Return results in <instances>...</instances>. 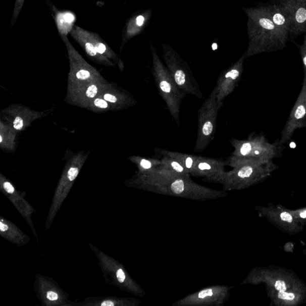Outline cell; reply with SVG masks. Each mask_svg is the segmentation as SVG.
Returning <instances> with one entry per match:
<instances>
[{"instance_id":"obj_1","label":"cell","mask_w":306,"mask_h":306,"mask_svg":"<svg viewBox=\"0 0 306 306\" xmlns=\"http://www.w3.org/2000/svg\"><path fill=\"white\" fill-rule=\"evenodd\" d=\"M133 185L151 193L196 201L215 200L227 196L226 191L203 186L190 177L175 174L162 166L147 173L139 174Z\"/></svg>"},{"instance_id":"obj_2","label":"cell","mask_w":306,"mask_h":306,"mask_svg":"<svg viewBox=\"0 0 306 306\" xmlns=\"http://www.w3.org/2000/svg\"><path fill=\"white\" fill-rule=\"evenodd\" d=\"M232 170L225 172L221 184L226 191L245 189L260 183L277 169L273 161L237 158L231 156L225 161Z\"/></svg>"},{"instance_id":"obj_3","label":"cell","mask_w":306,"mask_h":306,"mask_svg":"<svg viewBox=\"0 0 306 306\" xmlns=\"http://www.w3.org/2000/svg\"><path fill=\"white\" fill-rule=\"evenodd\" d=\"M250 43L246 57L284 48L289 39L273 22L267 4L249 11Z\"/></svg>"},{"instance_id":"obj_4","label":"cell","mask_w":306,"mask_h":306,"mask_svg":"<svg viewBox=\"0 0 306 306\" xmlns=\"http://www.w3.org/2000/svg\"><path fill=\"white\" fill-rule=\"evenodd\" d=\"M262 283L266 285L268 291L306 290V286L297 276L282 269H253L241 285Z\"/></svg>"},{"instance_id":"obj_5","label":"cell","mask_w":306,"mask_h":306,"mask_svg":"<svg viewBox=\"0 0 306 306\" xmlns=\"http://www.w3.org/2000/svg\"><path fill=\"white\" fill-rule=\"evenodd\" d=\"M230 142L234 148L232 156L263 161H273L275 158L281 157L285 148L279 139L270 143L265 135H257L253 133L247 139L233 138Z\"/></svg>"},{"instance_id":"obj_6","label":"cell","mask_w":306,"mask_h":306,"mask_svg":"<svg viewBox=\"0 0 306 306\" xmlns=\"http://www.w3.org/2000/svg\"><path fill=\"white\" fill-rule=\"evenodd\" d=\"M152 74L159 94L167 104L172 119L180 126L181 105L186 93L179 87L170 72L156 56Z\"/></svg>"},{"instance_id":"obj_7","label":"cell","mask_w":306,"mask_h":306,"mask_svg":"<svg viewBox=\"0 0 306 306\" xmlns=\"http://www.w3.org/2000/svg\"><path fill=\"white\" fill-rule=\"evenodd\" d=\"M221 107L218 104L216 88L198 111L197 135L194 151L201 152L213 141L216 134L218 113Z\"/></svg>"},{"instance_id":"obj_8","label":"cell","mask_w":306,"mask_h":306,"mask_svg":"<svg viewBox=\"0 0 306 306\" xmlns=\"http://www.w3.org/2000/svg\"><path fill=\"white\" fill-rule=\"evenodd\" d=\"M230 288L228 286L214 285L176 301L173 306H221L229 300Z\"/></svg>"},{"instance_id":"obj_9","label":"cell","mask_w":306,"mask_h":306,"mask_svg":"<svg viewBox=\"0 0 306 306\" xmlns=\"http://www.w3.org/2000/svg\"><path fill=\"white\" fill-rule=\"evenodd\" d=\"M306 128V82L303 81L300 93L281 132L280 142L284 145L298 129Z\"/></svg>"},{"instance_id":"obj_10","label":"cell","mask_w":306,"mask_h":306,"mask_svg":"<svg viewBox=\"0 0 306 306\" xmlns=\"http://www.w3.org/2000/svg\"><path fill=\"white\" fill-rule=\"evenodd\" d=\"M167 63L169 71L179 87L186 94L203 99V94L190 68L182 65L174 58H169Z\"/></svg>"},{"instance_id":"obj_11","label":"cell","mask_w":306,"mask_h":306,"mask_svg":"<svg viewBox=\"0 0 306 306\" xmlns=\"http://www.w3.org/2000/svg\"><path fill=\"white\" fill-rule=\"evenodd\" d=\"M260 213L265 217L270 223L280 230L289 234H295L301 232L302 226L294 219L289 210L281 206H269L259 208Z\"/></svg>"},{"instance_id":"obj_12","label":"cell","mask_w":306,"mask_h":306,"mask_svg":"<svg viewBox=\"0 0 306 306\" xmlns=\"http://www.w3.org/2000/svg\"><path fill=\"white\" fill-rule=\"evenodd\" d=\"M282 6L289 16L291 29L289 40L294 41L295 38L303 32H306V2H299L297 0H270Z\"/></svg>"},{"instance_id":"obj_13","label":"cell","mask_w":306,"mask_h":306,"mask_svg":"<svg viewBox=\"0 0 306 306\" xmlns=\"http://www.w3.org/2000/svg\"><path fill=\"white\" fill-rule=\"evenodd\" d=\"M225 161L197 156V162L191 175L203 177L205 181L221 183L225 173Z\"/></svg>"},{"instance_id":"obj_14","label":"cell","mask_w":306,"mask_h":306,"mask_svg":"<svg viewBox=\"0 0 306 306\" xmlns=\"http://www.w3.org/2000/svg\"><path fill=\"white\" fill-rule=\"evenodd\" d=\"M243 58L237 63L221 74L218 79L216 89L218 104L222 107L224 100L232 93L239 83L242 76Z\"/></svg>"},{"instance_id":"obj_15","label":"cell","mask_w":306,"mask_h":306,"mask_svg":"<svg viewBox=\"0 0 306 306\" xmlns=\"http://www.w3.org/2000/svg\"><path fill=\"white\" fill-rule=\"evenodd\" d=\"M50 9L62 40L66 41L68 40V34H70L74 27V23L76 21V16L70 11H59L52 5Z\"/></svg>"},{"instance_id":"obj_16","label":"cell","mask_w":306,"mask_h":306,"mask_svg":"<svg viewBox=\"0 0 306 306\" xmlns=\"http://www.w3.org/2000/svg\"><path fill=\"white\" fill-rule=\"evenodd\" d=\"M273 304L277 305H298L306 303V290L268 291Z\"/></svg>"},{"instance_id":"obj_17","label":"cell","mask_w":306,"mask_h":306,"mask_svg":"<svg viewBox=\"0 0 306 306\" xmlns=\"http://www.w3.org/2000/svg\"><path fill=\"white\" fill-rule=\"evenodd\" d=\"M270 2L267 6L273 22L279 30L289 39L291 24L287 13L277 3Z\"/></svg>"},{"instance_id":"obj_18","label":"cell","mask_w":306,"mask_h":306,"mask_svg":"<svg viewBox=\"0 0 306 306\" xmlns=\"http://www.w3.org/2000/svg\"><path fill=\"white\" fill-rule=\"evenodd\" d=\"M162 156H169L180 162L182 165L189 171L190 174L193 171L195 165L197 162V156L195 155L185 154V153L169 151L168 149H160Z\"/></svg>"},{"instance_id":"obj_19","label":"cell","mask_w":306,"mask_h":306,"mask_svg":"<svg viewBox=\"0 0 306 306\" xmlns=\"http://www.w3.org/2000/svg\"><path fill=\"white\" fill-rule=\"evenodd\" d=\"M161 161V166L162 167L167 169L175 174L184 176V177H190L189 171L175 159L169 157V156H163Z\"/></svg>"},{"instance_id":"obj_20","label":"cell","mask_w":306,"mask_h":306,"mask_svg":"<svg viewBox=\"0 0 306 306\" xmlns=\"http://www.w3.org/2000/svg\"><path fill=\"white\" fill-rule=\"evenodd\" d=\"M84 32H85L87 37L95 45L96 49L99 54L103 55H108L110 57L113 56L112 49L98 34L95 33V32L87 31L86 29H84Z\"/></svg>"},{"instance_id":"obj_21","label":"cell","mask_w":306,"mask_h":306,"mask_svg":"<svg viewBox=\"0 0 306 306\" xmlns=\"http://www.w3.org/2000/svg\"><path fill=\"white\" fill-rule=\"evenodd\" d=\"M136 162L139 169V174L147 173L161 165V161L156 159L138 158Z\"/></svg>"},{"instance_id":"obj_22","label":"cell","mask_w":306,"mask_h":306,"mask_svg":"<svg viewBox=\"0 0 306 306\" xmlns=\"http://www.w3.org/2000/svg\"><path fill=\"white\" fill-rule=\"evenodd\" d=\"M289 211L292 214L293 217L294 218V219L301 225L303 226L302 221L306 220V208L295 211L289 210Z\"/></svg>"},{"instance_id":"obj_23","label":"cell","mask_w":306,"mask_h":306,"mask_svg":"<svg viewBox=\"0 0 306 306\" xmlns=\"http://www.w3.org/2000/svg\"><path fill=\"white\" fill-rule=\"evenodd\" d=\"M25 0H16L14 13H13V16L12 18V25H14L16 20L18 18L19 14H20L23 5H24Z\"/></svg>"},{"instance_id":"obj_24","label":"cell","mask_w":306,"mask_h":306,"mask_svg":"<svg viewBox=\"0 0 306 306\" xmlns=\"http://www.w3.org/2000/svg\"><path fill=\"white\" fill-rule=\"evenodd\" d=\"M300 53L302 60V63H303L304 71V81L306 82V32L304 36V40L303 44L301 45L300 47Z\"/></svg>"},{"instance_id":"obj_25","label":"cell","mask_w":306,"mask_h":306,"mask_svg":"<svg viewBox=\"0 0 306 306\" xmlns=\"http://www.w3.org/2000/svg\"><path fill=\"white\" fill-rule=\"evenodd\" d=\"M78 174H79V169L71 168L68 172V178L71 181H73L77 178Z\"/></svg>"},{"instance_id":"obj_26","label":"cell","mask_w":306,"mask_h":306,"mask_svg":"<svg viewBox=\"0 0 306 306\" xmlns=\"http://www.w3.org/2000/svg\"><path fill=\"white\" fill-rule=\"evenodd\" d=\"M97 93V89L96 86L92 85L88 88L87 92H86V96L88 97H90V98H92V97H95Z\"/></svg>"},{"instance_id":"obj_27","label":"cell","mask_w":306,"mask_h":306,"mask_svg":"<svg viewBox=\"0 0 306 306\" xmlns=\"http://www.w3.org/2000/svg\"><path fill=\"white\" fill-rule=\"evenodd\" d=\"M77 77L80 80H86L90 77V73L85 70H81L77 73Z\"/></svg>"},{"instance_id":"obj_28","label":"cell","mask_w":306,"mask_h":306,"mask_svg":"<svg viewBox=\"0 0 306 306\" xmlns=\"http://www.w3.org/2000/svg\"><path fill=\"white\" fill-rule=\"evenodd\" d=\"M24 126V123H23V120L20 117H17L15 120L14 122V128L16 130H21Z\"/></svg>"},{"instance_id":"obj_29","label":"cell","mask_w":306,"mask_h":306,"mask_svg":"<svg viewBox=\"0 0 306 306\" xmlns=\"http://www.w3.org/2000/svg\"><path fill=\"white\" fill-rule=\"evenodd\" d=\"M94 104H95L96 107L101 109H106L108 107V104H107L106 100L100 99H96Z\"/></svg>"},{"instance_id":"obj_30","label":"cell","mask_w":306,"mask_h":306,"mask_svg":"<svg viewBox=\"0 0 306 306\" xmlns=\"http://www.w3.org/2000/svg\"><path fill=\"white\" fill-rule=\"evenodd\" d=\"M3 186H4L5 190L7 191L8 193L12 194L14 193L15 188L10 182H5L4 184H3Z\"/></svg>"},{"instance_id":"obj_31","label":"cell","mask_w":306,"mask_h":306,"mask_svg":"<svg viewBox=\"0 0 306 306\" xmlns=\"http://www.w3.org/2000/svg\"><path fill=\"white\" fill-rule=\"evenodd\" d=\"M47 297L50 301H55L58 299V295L57 293L49 291L47 292Z\"/></svg>"},{"instance_id":"obj_32","label":"cell","mask_w":306,"mask_h":306,"mask_svg":"<svg viewBox=\"0 0 306 306\" xmlns=\"http://www.w3.org/2000/svg\"><path fill=\"white\" fill-rule=\"evenodd\" d=\"M104 99L110 103H115L117 101V97L115 96L110 95V94H106V95H104Z\"/></svg>"},{"instance_id":"obj_33","label":"cell","mask_w":306,"mask_h":306,"mask_svg":"<svg viewBox=\"0 0 306 306\" xmlns=\"http://www.w3.org/2000/svg\"><path fill=\"white\" fill-rule=\"evenodd\" d=\"M144 18L142 16L140 15V16H138L137 18H136V25L139 26V27H141V26H142L143 25V24H144Z\"/></svg>"},{"instance_id":"obj_34","label":"cell","mask_w":306,"mask_h":306,"mask_svg":"<svg viewBox=\"0 0 306 306\" xmlns=\"http://www.w3.org/2000/svg\"><path fill=\"white\" fill-rule=\"evenodd\" d=\"M116 304L115 302L112 301H104L101 304H100V305L103 306H113L115 305Z\"/></svg>"},{"instance_id":"obj_35","label":"cell","mask_w":306,"mask_h":306,"mask_svg":"<svg viewBox=\"0 0 306 306\" xmlns=\"http://www.w3.org/2000/svg\"><path fill=\"white\" fill-rule=\"evenodd\" d=\"M213 48L214 50L216 49V48H217V44L216 43H214L213 45Z\"/></svg>"},{"instance_id":"obj_36","label":"cell","mask_w":306,"mask_h":306,"mask_svg":"<svg viewBox=\"0 0 306 306\" xmlns=\"http://www.w3.org/2000/svg\"><path fill=\"white\" fill-rule=\"evenodd\" d=\"M299 2L304 3L306 2V0H297Z\"/></svg>"},{"instance_id":"obj_37","label":"cell","mask_w":306,"mask_h":306,"mask_svg":"<svg viewBox=\"0 0 306 306\" xmlns=\"http://www.w3.org/2000/svg\"><path fill=\"white\" fill-rule=\"evenodd\" d=\"M3 141V138L2 136H0V142H2Z\"/></svg>"}]
</instances>
